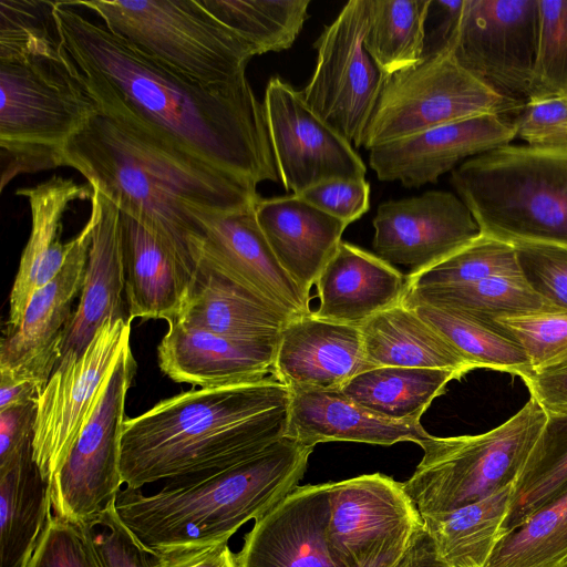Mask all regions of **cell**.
<instances>
[{"label":"cell","mask_w":567,"mask_h":567,"mask_svg":"<svg viewBox=\"0 0 567 567\" xmlns=\"http://www.w3.org/2000/svg\"><path fill=\"white\" fill-rule=\"evenodd\" d=\"M53 16L97 109L256 186L280 181L264 103L246 74L205 85L90 20L70 1H54Z\"/></svg>","instance_id":"cell-1"},{"label":"cell","mask_w":567,"mask_h":567,"mask_svg":"<svg viewBox=\"0 0 567 567\" xmlns=\"http://www.w3.org/2000/svg\"><path fill=\"white\" fill-rule=\"evenodd\" d=\"M60 166L82 174L121 213L143 224L194 276L189 244L204 214L255 207L257 186L96 109L63 148Z\"/></svg>","instance_id":"cell-2"},{"label":"cell","mask_w":567,"mask_h":567,"mask_svg":"<svg viewBox=\"0 0 567 567\" xmlns=\"http://www.w3.org/2000/svg\"><path fill=\"white\" fill-rule=\"evenodd\" d=\"M290 391L276 377L183 391L126 417L120 444L125 487L227 468L286 434Z\"/></svg>","instance_id":"cell-3"},{"label":"cell","mask_w":567,"mask_h":567,"mask_svg":"<svg viewBox=\"0 0 567 567\" xmlns=\"http://www.w3.org/2000/svg\"><path fill=\"white\" fill-rule=\"evenodd\" d=\"M53 8L54 1H0L1 192L21 174L60 167L64 146L97 109Z\"/></svg>","instance_id":"cell-4"},{"label":"cell","mask_w":567,"mask_h":567,"mask_svg":"<svg viewBox=\"0 0 567 567\" xmlns=\"http://www.w3.org/2000/svg\"><path fill=\"white\" fill-rule=\"evenodd\" d=\"M313 449L284 436L245 462L165 481L152 494L123 487L115 512L136 539L157 554L228 542L298 487Z\"/></svg>","instance_id":"cell-5"},{"label":"cell","mask_w":567,"mask_h":567,"mask_svg":"<svg viewBox=\"0 0 567 567\" xmlns=\"http://www.w3.org/2000/svg\"><path fill=\"white\" fill-rule=\"evenodd\" d=\"M451 184L482 235L567 247V153L501 146L461 163Z\"/></svg>","instance_id":"cell-6"},{"label":"cell","mask_w":567,"mask_h":567,"mask_svg":"<svg viewBox=\"0 0 567 567\" xmlns=\"http://www.w3.org/2000/svg\"><path fill=\"white\" fill-rule=\"evenodd\" d=\"M113 33L184 76L221 85L246 74L257 50L202 0H78Z\"/></svg>","instance_id":"cell-7"},{"label":"cell","mask_w":567,"mask_h":567,"mask_svg":"<svg viewBox=\"0 0 567 567\" xmlns=\"http://www.w3.org/2000/svg\"><path fill=\"white\" fill-rule=\"evenodd\" d=\"M547 412L534 399L497 427L478 435L437 437L420 446L423 457L403 486L423 517L480 501L519 476Z\"/></svg>","instance_id":"cell-8"},{"label":"cell","mask_w":567,"mask_h":567,"mask_svg":"<svg viewBox=\"0 0 567 567\" xmlns=\"http://www.w3.org/2000/svg\"><path fill=\"white\" fill-rule=\"evenodd\" d=\"M523 106L493 92L443 50L386 76L361 146L370 151L443 124L485 114L515 118Z\"/></svg>","instance_id":"cell-9"},{"label":"cell","mask_w":567,"mask_h":567,"mask_svg":"<svg viewBox=\"0 0 567 567\" xmlns=\"http://www.w3.org/2000/svg\"><path fill=\"white\" fill-rule=\"evenodd\" d=\"M424 529L403 483L381 473L330 482L327 545L334 567H394Z\"/></svg>","instance_id":"cell-10"},{"label":"cell","mask_w":567,"mask_h":567,"mask_svg":"<svg viewBox=\"0 0 567 567\" xmlns=\"http://www.w3.org/2000/svg\"><path fill=\"white\" fill-rule=\"evenodd\" d=\"M136 368L130 343L107 378L95 410L66 461L50 481L54 516L78 526L87 525L123 488L120 444L126 419V395Z\"/></svg>","instance_id":"cell-11"},{"label":"cell","mask_w":567,"mask_h":567,"mask_svg":"<svg viewBox=\"0 0 567 567\" xmlns=\"http://www.w3.org/2000/svg\"><path fill=\"white\" fill-rule=\"evenodd\" d=\"M538 28V0H463L446 50L493 92L524 105L532 93Z\"/></svg>","instance_id":"cell-12"},{"label":"cell","mask_w":567,"mask_h":567,"mask_svg":"<svg viewBox=\"0 0 567 567\" xmlns=\"http://www.w3.org/2000/svg\"><path fill=\"white\" fill-rule=\"evenodd\" d=\"M367 21L368 0L343 6L316 41V68L300 91L308 106L355 147L386 79L364 48Z\"/></svg>","instance_id":"cell-13"},{"label":"cell","mask_w":567,"mask_h":567,"mask_svg":"<svg viewBox=\"0 0 567 567\" xmlns=\"http://www.w3.org/2000/svg\"><path fill=\"white\" fill-rule=\"evenodd\" d=\"M131 322L106 320L80 355L58 364L42 391L32 457L49 483L66 461L115 363L131 343Z\"/></svg>","instance_id":"cell-14"},{"label":"cell","mask_w":567,"mask_h":567,"mask_svg":"<svg viewBox=\"0 0 567 567\" xmlns=\"http://www.w3.org/2000/svg\"><path fill=\"white\" fill-rule=\"evenodd\" d=\"M262 103L286 190L300 195L330 179H365L367 166L352 144L317 115L291 84L271 78Z\"/></svg>","instance_id":"cell-15"},{"label":"cell","mask_w":567,"mask_h":567,"mask_svg":"<svg viewBox=\"0 0 567 567\" xmlns=\"http://www.w3.org/2000/svg\"><path fill=\"white\" fill-rule=\"evenodd\" d=\"M190 241L195 262L225 276L289 318L311 312L307 296L282 269L267 243L255 207L204 214Z\"/></svg>","instance_id":"cell-16"},{"label":"cell","mask_w":567,"mask_h":567,"mask_svg":"<svg viewBox=\"0 0 567 567\" xmlns=\"http://www.w3.org/2000/svg\"><path fill=\"white\" fill-rule=\"evenodd\" d=\"M94 216L90 213L76 234V244L60 272L31 297L21 324L3 332L0 378L27 380L44 390L54 372L70 326L74 299L81 293L92 243Z\"/></svg>","instance_id":"cell-17"},{"label":"cell","mask_w":567,"mask_h":567,"mask_svg":"<svg viewBox=\"0 0 567 567\" xmlns=\"http://www.w3.org/2000/svg\"><path fill=\"white\" fill-rule=\"evenodd\" d=\"M372 224L374 254L409 267V274L443 260L481 235L467 206L445 190L383 202Z\"/></svg>","instance_id":"cell-18"},{"label":"cell","mask_w":567,"mask_h":567,"mask_svg":"<svg viewBox=\"0 0 567 567\" xmlns=\"http://www.w3.org/2000/svg\"><path fill=\"white\" fill-rule=\"evenodd\" d=\"M514 120L485 114L443 124L371 148L369 164L382 182L419 188L461 162L509 145L516 137Z\"/></svg>","instance_id":"cell-19"},{"label":"cell","mask_w":567,"mask_h":567,"mask_svg":"<svg viewBox=\"0 0 567 567\" xmlns=\"http://www.w3.org/2000/svg\"><path fill=\"white\" fill-rule=\"evenodd\" d=\"M330 482L298 486L255 520L236 554L238 567H334L327 545Z\"/></svg>","instance_id":"cell-20"},{"label":"cell","mask_w":567,"mask_h":567,"mask_svg":"<svg viewBox=\"0 0 567 567\" xmlns=\"http://www.w3.org/2000/svg\"><path fill=\"white\" fill-rule=\"evenodd\" d=\"M359 327L308 315L290 318L277 340L274 377L292 390H341L371 369Z\"/></svg>","instance_id":"cell-21"},{"label":"cell","mask_w":567,"mask_h":567,"mask_svg":"<svg viewBox=\"0 0 567 567\" xmlns=\"http://www.w3.org/2000/svg\"><path fill=\"white\" fill-rule=\"evenodd\" d=\"M277 341L224 337L178 321L157 347L161 371L177 383L216 388L274 375Z\"/></svg>","instance_id":"cell-22"},{"label":"cell","mask_w":567,"mask_h":567,"mask_svg":"<svg viewBox=\"0 0 567 567\" xmlns=\"http://www.w3.org/2000/svg\"><path fill=\"white\" fill-rule=\"evenodd\" d=\"M93 193L89 183L78 184L58 175L16 192L28 200L31 230L10 292L4 332L21 324L33 293L50 282L64 266L76 244L75 236L65 243L61 239L64 214L72 203L91 200Z\"/></svg>","instance_id":"cell-23"},{"label":"cell","mask_w":567,"mask_h":567,"mask_svg":"<svg viewBox=\"0 0 567 567\" xmlns=\"http://www.w3.org/2000/svg\"><path fill=\"white\" fill-rule=\"evenodd\" d=\"M93 189L90 200L95 220L92 243L80 301L68 328L59 363L80 355L106 320H130L123 300L125 274L121 214L114 203Z\"/></svg>","instance_id":"cell-24"},{"label":"cell","mask_w":567,"mask_h":567,"mask_svg":"<svg viewBox=\"0 0 567 567\" xmlns=\"http://www.w3.org/2000/svg\"><path fill=\"white\" fill-rule=\"evenodd\" d=\"M255 215L279 265L310 297L348 225L293 194L259 197Z\"/></svg>","instance_id":"cell-25"},{"label":"cell","mask_w":567,"mask_h":567,"mask_svg":"<svg viewBox=\"0 0 567 567\" xmlns=\"http://www.w3.org/2000/svg\"><path fill=\"white\" fill-rule=\"evenodd\" d=\"M315 286L319 299L311 311L315 317L360 327L402 303L406 276L375 254L342 240Z\"/></svg>","instance_id":"cell-26"},{"label":"cell","mask_w":567,"mask_h":567,"mask_svg":"<svg viewBox=\"0 0 567 567\" xmlns=\"http://www.w3.org/2000/svg\"><path fill=\"white\" fill-rule=\"evenodd\" d=\"M285 436L313 447L326 442L389 446L399 442L420 445L431 434L420 422H398L375 415L341 390H292Z\"/></svg>","instance_id":"cell-27"},{"label":"cell","mask_w":567,"mask_h":567,"mask_svg":"<svg viewBox=\"0 0 567 567\" xmlns=\"http://www.w3.org/2000/svg\"><path fill=\"white\" fill-rule=\"evenodd\" d=\"M120 214L128 318L173 322L183 309L193 275L143 224Z\"/></svg>","instance_id":"cell-28"},{"label":"cell","mask_w":567,"mask_h":567,"mask_svg":"<svg viewBox=\"0 0 567 567\" xmlns=\"http://www.w3.org/2000/svg\"><path fill=\"white\" fill-rule=\"evenodd\" d=\"M289 319L225 276L198 265L174 321L233 339L277 341Z\"/></svg>","instance_id":"cell-29"},{"label":"cell","mask_w":567,"mask_h":567,"mask_svg":"<svg viewBox=\"0 0 567 567\" xmlns=\"http://www.w3.org/2000/svg\"><path fill=\"white\" fill-rule=\"evenodd\" d=\"M365 358L372 368L443 369L461 377L476 369L413 308L399 303L359 327Z\"/></svg>","instance_id":"cell-30"},{"label":"cell","mask_w":567,"mask_h":567,"mask_svg":"<svg viewBox=\"0 0 567 567\" xmlns=\"http://www.w3.org/2000/svg\"><path fill=\"white\" fill-rule=\"evenodd\" d=\"M52 515L32 449L0 470V567H27Z\"/></svg>","instance_id":"cell-31"},{"label":"cell","mask_w":567,"mask_h":567,"mask_svg":"<svg viewBox=\"0 0 567 567\" xmlns=\"http://www.w3.org/2000/svg\"><path fill=\"white\" fill-rule=\"evenodd\" d=\"M515 483L480 501L424 518L439 559L447 567H486L503 535Z\"/></svg>","instance_id":"cell-32"},{"label":"cell","mask_w":567,"mask_h":567,"mask_svg":"<svg viewBox=\"0 0 567 567\" xmlns=\"http://www.w3.org/2000/svg\"><path fill=\"white\" fill-rule=\"evenodd\" d=\"M462 377L450 370L377 367L352 378L341 391L355 403L383 419L420 422L447 383Z\"/></svg>","instance_id":"cell-33"},{"label":"cell","mask_w":567,"mask_h":567,"mask_svg":"<svg viewBox=\"0 0 567 567\" xmlns=\"http://www.w3.org/2000/svg\"><path fill=\"white\" fill-rule=\"evenodd\" d=\"M402 303L425 305L455 311L486 322L498 318L556 312L522 276L494 277L481 281L409 289Z\"/></svg>","instance_id":"cell-34"},{"label":"cell","mask_w":567,"mask_h":567,"mask_svg":"<svg viewBox=\"0 0 567 567\" xmlns=\"http://www.w3.org/2000/svg\"><path fill=\"white\" fill-rule=\"evenodd\" d=\"M432 0H368L363 44L385 76L420 62Z\"/></svg>","instance_id":"cell-35"},{"label":"cell","mask_w":567,"mask_h":567,"mask_svg":"<svg viewBox=\"0 0 567 567\" xmlns=\"http://www.w3.org/2000/svg\"><path fill=\"white\" fill-rule=\"evenodd\" d=\"M411 308L476 369L508 372L522 379L533 374L524 349L495 321L425 305Z\"/></svg>","instance_id":"cell-36"},{"label":"cell","mask_w":567,"mask_h":567,"mask_svg":"<svg viewBox=\"0 0 567 567\" xmlns=\"http://www.w3.org/2000/svg\"><path fill=\"white\" fill-rule=\"evenodd\" d=\"M567 564V485L498 539L486 567Z\"/></svg>","instance_id":"cell-37"},{"label":"cell","mask_w":567,"mask_h":567,"mask_svg":"<svg viewBox=\"0 0 567 567\" xmlns=\"http://www.w3.org/2000/svg\"><path fill=\"white\" fill-rule=\"evenodd\" d=\"M567 485V411L547 412L546 423L515 482L503 534Z\"/></svg>","instance_id":"cell-38"},{"label":"cell","mask_w":567,"mask_h":567,"mask_svg":"<svg viewBox=\"0 0 567 567\" xmlns=\"http://www.w3.org/2000/svg\"><path fill=\"white\" fill-rule=\"evenodd\" d=\"M220 22L258 55L289 49L308 18L310 0H202Z\"/></svg>","instance_id":"cell-39"},{"label":"cell","mask_w":567,"mask_h":567,"mask_svg":"<svg viewBox=\"0 0 567 567\" xmlns=\"http://www.w3.org/2000/svg\"><path fill=\"white\" fill-rule=\"evenodd\" d=\"M522 276L515 247L480 235L443 260L406 275V290L472 284L494 277Z\"/></svg>","instance_id":"cell-40"},{"label":"cell","mask_w":567,"mask_h":567,"mask_svg":"<svg viewBox=\"0 0 567 567\" xmlns=\"http://www.w3.org/2000/svg\"><path fill=\"white\" fill-rule=\"evenodd\" d=\"M538 4L537 54L529 100L567 95V0H538Z\"/></svg>","instance_id":"cell-41"},{"label":"cell","mask_w":567,"mask_h":567,"mask_svg":"<svg viewBox=\"0 0 567 567\" xmlns=\"http://www.w3.org/2000/svg\"><path fill=\"white\" fill-rule=\"evenodd\" d=\"M494 321L524 349L533 374L567 364V312H542Z\"/></svg>","instance_id":"cell-42"},{"label":"cell","mask_w":567,"mask_h":567,"mask_svg":"<svg viewBox=\"0 0 567 567\" xmlns=\"http://www.w3.org/2000/svg\"><path fill=\"white\" fill-rule=\"evenodd\" d=\"M81 527L100 567H161V555L144 547L124 526L114 502L93 522Z\"/></svg>","instance_id":"cell-43"},{"label":"cell","mask_w":567,"mask_h":567,"mask_svg":"<svg viewBox=\"0 0 567 567\" xmlns=\"http://www.w3.org/2000/svg\"><path fill=\"white\" fill-rule=\"evenodd\" d=\"M522 277L556 312H567V247L515 245Z\"/></svg>","instance_id":"cell-44"},{"label":"cell","mask_w":567,"mask_h":567,"mask_svg":"<svg viewBox=\"0 0 567 567\" xmlns=\"http://www.w3.org/2000/svg\"><path fill=\"white\" fill-rule=\"evenodd\" d=\"M514 124L516 137L528 146L567 153V95L529 100Z\"/></svg>","instance_id":"cell-45"},{"label":"cell","mask_w":567,"mask_h":567,"mask_svg":"<svg viewBox=\"0 0 567 567\" xmlns=\"http://www.w3.org/2000/svg\"><path fill=\"white\" fill-rule=\"evenodd\" d=\"M27 567H100L83 527L53 514Z\"/></svg>","instance_id":"cell-46"},{"label":"cell","mask_w":567,"mask_h":567,"mask_svg":"<svg viewBox=\"0 0 567 567\" xmlns=\"http://www.w3.org/2000/svg\"><path fill=\"white\" fill-rule=\"evenodd\" d=\"M298 196L347 225L362 217L370 208V184L365 179H330Z\"/></svg>","instance_id":"cell-47"},{"label":"cell","mask_w":567,"mask_h":567,"mask_svg":"<svg viewBox=\"0 0 567 567\" xmlns=\"http://www.w3.org/2000/svg\"><path fill=\"white\" fill-rule=\"evenodd\" d=\"M38 402L0 411V470L32 449Z\"/></svg>","instance_id":"cell-48"},{"label":"cell","mask_w":567,"mask_h":567,"mask_svg":"<svg viewBox=\"0 0 567 567\" xmlns=\"http://www.w3.org/2000/svg\"><path fill=\"white\" fill-rule=\"evenodd\" d=\"M161 555V567H238L228 542L175 548Z\"/></svg>","instance_id":"cell-49"},{"label":"cell","mask_w":567,"mask_h":567,"mask_svg":"<svg viewBox=\"0 0 567 567\" xmlns=\"http://www.w3.org/2000/svg\"><path fill=\"white\" fill-rule=\"evenodd\" d=\"M546 412L567 411V364L534 373L523 379Z\"/></svg>","instance_id":"cell-50"},{"label":"cell","mask_w":567,"mask_h":567,"mask_svg":"<svg viewBox=\"0 0 567 567\" xmlns=\"http://www.w3.org/2000/svg\"><path fill=\"white\" fill-rule=\"evenodd\" d=\"M40 395L41 391L33 382L0 378V411L38 402Z\"/></svg>","instance_id":"cell-51"},{"label":"cell","mask_w":567,"mask_h":567,"mask_svg":"<svg viewBox=\"0 0 567 567\" xmlns=\"http://www.w3.org/2000/svg\"><path fill=\"white\" fill-rule=\"evenodd\" d=\"M426 527L394 567H444Z\"/></svg>","instance_id":"cell-52"},{"label":"cell","mask_w":567,"mask_h":567,"mask_svg":"<svg viewBox=\"0 0 567 567\" xmlns=\"http://www.w3.org/2000/svg\"><path fill=\"white\" fill-rule=\"evenodd\" d=\"M564 567H567V564Z\"/></svg>","instance_id":"cell-53"},{"label":"cell","mask_w":567,"mask_h":567,"mask_svg":"<svg viewBox=\"0 0 567 567\" xmlns=\"http://www.w3.org/2000/svg\"><path fill=\"white\" fill-rule=\"evenodd\" d=\"M444 567H447V566H444Z\"/></svg>","instance_id":"cell-54"}]
</instances>
